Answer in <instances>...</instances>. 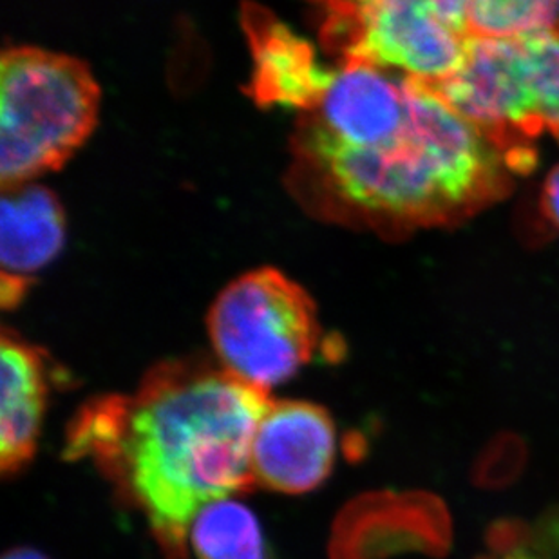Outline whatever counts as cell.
I'll return each mask as SVG.
<instances>
[{
    "instance_id": "obj_10",
    "label": "cell",
    "mask_w": 559,
    "mask_h": 559,
    "mask_svg": "<svg viewBox=\"0 0 559 559\" xmlns=\"http://www.w3.org/2000/svg\"><path fill=\"white\" fill-rule=\"evenodd\" d=\"M66 238L59 198L40 186L2 189L0 200V301L13 307L26 294L32 275L51 263Z\"/></svg>"
},
{
    "instance_id": "obj_1",
    "label": "cell",
    "mask_w": 559,
    "mask_h": 559,
    "mask_svg": "<svg viewBox=\"0 0 559 559\" xmlns=\"http://www.w3.org/2000/svg\"><path fill=\"white\" fill-rule=\"evenodd\" d=\"M269 404L219 365L162 362L131 393L80 407L63 456L90 462L178 558L205 507L255 487L252 440Z\"/></svg>"
},
{
    "instance_id": "obj_11",
    "label": "cell",
    "mask_w": 559,
    "mask_h": 559,
    "mask_svg": "<svg viewBox=\"0 0 559 559\" xmlns=\"http://www.w3.org/2000/svg\"><path fill=\"white\" fill-rule=\"evenodd\" d=\"M43 355L10 332L0 341V471L19 475L32 464L48 404Z\"/></svg>"
},
{
    "instance_id": "obj_14",
    "label": "cell",
    "mask_w": 559,
    "mask_h": 559,
    "mask_svg": "<svg viewBox=\"0 0 559 559\" xmlns=\"http://www.w3.org/2000/svg\"><path fill=\"white\" fill-rule=\"evenodd\" d=\"M520 44L539 123L559 140V35H536Z\"/></svg>"
},
{
    "instance_id": "obj_17",
    "label": "cell",
    "mask_w": 559,
    "mask_h": 559,
    "mask_svg": "<svg viewBox=\"0 0 559 559\" xmlns=\"http://www.w3.org/2000/svg\"><path fill=\"white\" fill-rule=\"evenodd\" d=\"M533 545L549 559H559V506L550 507L533 525Z\"/></svg>"
},
{
    "instance_id": "obj_4",
    "label": "cell",
    "mask_w": 559,
    "mask_h": 559,
    "mask_svg": "<svg viewBox=\"0 0 559 559\" xmlns=\"http://www.w3.org/2000/svg\"><path fill=\"white\" fill-rule=\"evenodd\" d=\"M297 153L322 187L360 216L437 223L462 212L442 165L409 117L395 140L374 147H348L302 123Z\"/></svg>"
},
{
    "instance_id": "obj_3",
    "label": "cell",
    "mask_w": 559,
    "mask_h": 559,
    "mask_svg": "<svg viewBox=\"0 0 559 559\" xmlns=\"http://www.w3.org/2000/svg\"><path fill=\"white\" fill-rule=\"evenodd\" d=\"M206 330L217 365L264 393L290 380L322 346L316 302L270 266L230 281L212 302Z\"/></svg>"
},
{
    "instance_id": "obj_13",
    "label": "cell",
    "mask_w": 559,
    "mask_h": 559,
    "mask_svg": "<svg viewBox=\"0 0 559 559\" xmlns=\"http://www.w3.org/2000/svg\"><path fill=\"white\" fill-rule=\"evenodd\" d=\"M471 37L522 40L536 35H559L556 0H478L467 2Z\"/></svg>"
},
{
    "instance_id": "obj_2",
    "label": "cell",
    "mask_w": 559,
    "mask_h": 559,
    "mask_svg": "<svg viewBox=\"0 0 559 559\" xmlns=\"http://www.w3.org/2000/svg\"><path fill=\"white\" fill-rule=\"evenodd\" d=\"M100 107L90 66L51 49L15 46L0 57V186L59 169L87 140Z\"/></svg>"
},
{
    "instance_id": "obj_7",
    "label": "cell",
    "mask_w": 559,
    "mask_h": 559,
    "mask_svg": "<svg viewBox=\"0 0 559 559\" xmlns=\"http://www.w3.org/2000/svg\"><path fill=\"white\" fill-rule=\"evenodd\" d=\"M337 429L330 413L307 401H270L252 440L255 486L281 495L316 491L332 475Z\"/></svg>"
},
{
    "instance_id": "obj_9",
    "label": "cell",
    "mask_w": 559,
    "mask_h": 559,
    "mask_svg": "<svg viewBox=\"0 0 559 559\" xmlns=\"http://www.w3.org/2000/svg\"><path fill=\"white\" fill-rule=\"evenodd\" d=\"M245 32L252 51L249 95L261 106L310 112L321 102L332 69L322 68L305 38L259 5H245Z\"/></svg>"
},
{
    "instance_id": "obj_15",
    "label": "cell",
    "mask_w": 559,
    "mask_h": 559,
    "mask_svg": "<svg viewBox=\"0 0 559 559\" xmlns=\"http://www.w3.org/2000/svg\"><path fill=\"white\" fill-rule=\"evenodd\" d=\"M527 462V443L520 435H495L476 454L471 481L481 491H503L522 478Z\"/></svg>"
},
{
    "instance_id": "obj_21",
    "label": "cell",
    "mask_w": 559,
    "mask_h": 559,
    "mask_svg": "<svg viewBox=\"0 0 559 559\" xmlns=\"http://www.w3.org/2000/svg\"><path fill=\"white\" fill-rule=\"evenodd\" d=\"M476 559H495L492 558V556H489V555H484V556H478V558Z\"/></svg>"
},
{
    "instance_id": "obj_20",
    "label": "cell",
    "mask_w": 559,
    "mask_h": 559,
    "mask_svg": "<svg viewBox=\"0 0 559 559\" xmlns=\"http://www.w3.org/2000/svg\"><path fill=\"white\" fill-rule=\"evenodd\" d=\"M2 559H48L43 552H38L35 549H27V547H21V549H13L10 552H5Z\"/></svg>"
},
{
    "instance_id": "obj_6",
    "label": "cell",
    "mask_w": 559,
    "mask_h": 559,
    "mask_svg": "<svg viewBox=\"0 0 559 559\" xmlns=\"http://www.w3.org/2000/svg\"><path fill=\"white\" fill-rule=\"evenodd\" d=\"M435 91L503 151H522L539 123L520 40L471 37L464 62Z\"/></svg>"
},
{
    "instance_id": "obj_19",
    "label": "cell",
    "mask_w": 559,
    "mask_h": 559,
    "mask_svg": "<svg viewBox=\"0 0 559 559\" xmlns=\"http://www.w3.org/2000/svg\"><path fill=\"white\" fill-rule=\"evenodd\" d=\"M497 559V558H495ZM500 559H549L547 556L544 555V552H539L536 547L533 545V538H531V542H528L527 545H523V547H520V549L514 550V552H511V555L503 556V558Z\"/></svg>"
},
{
    "instance_id": "obj_8",
    "label": "cell",
    "mask_w": 559,
    "mask_h": 559,
    "mask_svg": "<svg viewBox=\"0 0 559 559\" xmlns=\"http://www.w3.org/2000/svg\"><path fill=\"white\" fill-rule=\"evenodd\" d=\"M407 120V79L362 60L338 62L305 126L348 147L395 140Z\"/></svg>"
},
{
    "instance_id": "obj_12",
    "label": "cell",
    "mask_w": 559,
    "mask_h": 559,
    "mask_svg": "<svg viewBox=\"0 0 559 559\" xmlns=\"http://www.w3.org/2000/svg\"><path fill=\"white\" fill-rule=\"evenodd\" d=\"M189 542L198 559H270L258 516L236 498L205 507L190 525Z\"/></svg>"
},
{
    "instance_id": "obj_16",
    "label": "cell",
    "mask_w": 559,
    "mask_h": 559,
    "mask_svg": "<svg viewBox=\"0 0 559 559\" xmlns=\"http://www.w3.org/2000/svg\"><path fill=\"white\" fill-rule=\"evenodd\" d=\"M533 538V525L520 518H501L487 527L486 545L489 556L503 558L527 545Z\"/></svg>"
},
{
    "instance_id": "obj_18",
    "label": "cell",
    "mask_w": 559,
    "mask_h": 559,
    "mask_svg": "<svg viewBox=\"0 0 559 559\" xmlns=\"http://www.w3.org/2000/svg\"><path fill=\"white\" fill-rule=\"evenodd\" d=\"M542 211L550 225L559 230V165L545 180L544 190H542Z\"/></svg>"
},
{
    "instance_id": "obj_5",
    "label": "cell",
    "mask_w": 559,
    "mask_h": 559,
    "mask_svg": "<svg viewBox=\"0 0 559 559\" xmlns=\"http://www.w3.org/2000/svg\"><path fill=\"white\" fill-rule=\"evenodd\" d=\"M321 40L338 62L362 60L435 87L456 73L471 37L437 0H370L322 5Z\"/></svg>"
}]
</instances>
